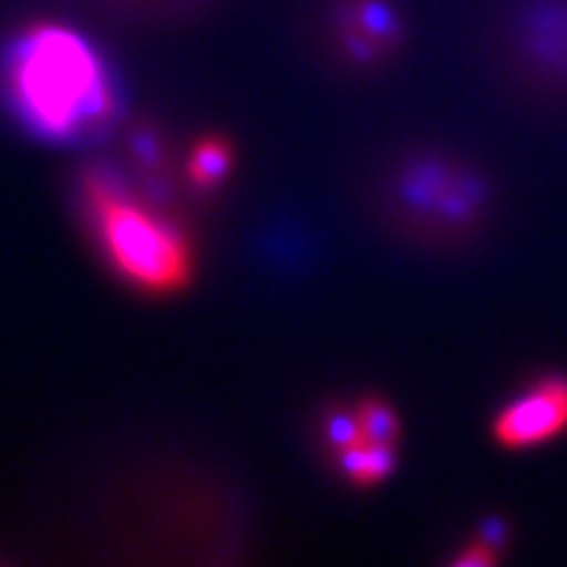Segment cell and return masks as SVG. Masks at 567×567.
<instances>
[{"instance_id":"6da1fadb","label":"cell","mask_w":567,"mask_h":567,"mask_svg":"<svg viewBox=\"0 0 567 567\" xmlns=\"http://www.w3.org/2000/svg\"><path fill=\"white\" fill-rule=\"evenodd\" d=\"M0 87L22 126L50 142H81L112 126L121 91L100 48L64 24H31L0 52Z\"/></svg>"},{"instance_id":"7a4b0ae2","label":"cell","mask_w":567,"mask_h":567,"mask_svg":"<svg viewBox=\"0 0 567 567\" xmlns=\"http://www.w3.org/2000/svg\"><path fill=\"white\" fill-rule=\"evenodd\" d=\"M81 204L102 254L123 279L150 293L185 287L192 270L189 241L162 210L110 171L83 175Z\"/></svg>"},{"instance_id":"3957f363","label":"cell","mask_w":567,"mask_h":567,"mask_svg":"<svg viewBox=\"0 0 567 567\" xmlns=\"http://www.w3.org/2000/svg\"><path fill=\"white\" fill-rule=\"evenodd\" d=\"M567 431V377L548 374L511 400L492 421V437L504 450H529Z\"/></svg>"},{"instance_id":"277c9868","label":"cell","mask_w":567,"mask_h":567,"mask_svg":"<svg viewBox=\"0 0 567 567\" xmlns=\"http://www.w3.org/2000/svg\"><path fill=\"white\" fill-rule=\"evenodd\" d=\"M458 168L461 164L442 154L423 152L404 158L390 181V204L398 210V220L429 237L437 206Z\"/></svg>"},{"instance_id":"5b68a950","label":"cell","mask_w":567,"mask_h":567,"mask_svg":"<svg viewBox=\"0 0 567 567\" xmlns=\"http://www.w3.org/2000/svg\"><path fill=\"white\" fill-rule=\"evenodd\" d=\"M520 45L546 79L567 85V6L548 3L532 10L523 20Z\"/></svg>"},{"instance_id":"8992f818","label":"cell","mask_w":567,"mask_h":567,"mask_svg":"<svg viewBox=\"0 0 567 567\" xmlns=\"http://www.w3.org/2000/svg\"><path fill=\"white\" fill-rule=\"evenodd\" d=\"M339 27L369 35L383 50H393L402 39L400 14L390 0H348L339 12Z\"/></svg>"},{"instance_id":"52a82bcc","label":"cell","mask_w":567,"mask_h":567,"mask_svg":"<svg viewBox=\"0 0 567 567\" xmlns=\"http://www.w3.org/2000/svg\"><path fill=\"white\" fill-rule=\"evenodd\" d=\"M336 466L354 487L371 489L381 485L395 471L398 456L395 445H379V442H358V445L333 452Z\"/></svg>"},{"instance_id":"ba28073f","label":"cell","mask_w":567,"mask_h":567,"mask_svg":"<svg viewBox=\"0 0 567 567\" xmlns=\"http://www.w3.org/2000/svg\"><path fill=\"white\" fill-rule=\"evenodd\" d=\"M360 419L362 437L367 442H379V445H395L400 437V419L393 406L381 398H362L354 406Z\"/></svg>"},{"instance_id":"9c48e42d","label":"cell","mask_w":567,"mask_h":567,"mask_svg":"<svg viewBox=\"0 0 567 567\" xmlns=\"http://www.w3.org/2000/svg\"><path fill=\"white\" fill-rule=\"evenodd\" d=\"M229 164H233V152L220 140H206L204 145H199L192 154V164H189V175L192 181L210 187L227 175Z\"/></svg>"},{"instance_id":"30bf717a","label":"cell","mask_w":567,"mask_h":567,"mask_svg":"<svg viewBox=\"0 0 567 567\" xmlns=\"http://www.w3.org/2000/svg\"><path fill=\"white\" fill-rule=\"evenodd\" d=\"M362 429L358 412L348 410V406H333L324 416V442L327 447L333 452H341L346 447L358 445L362 442Z\"/></svg>"},{"instance_id":"8fae6325","label":"cell","mask_w":567,"mask_h":567,"mask_svg":"<svg viewBox=\"0 0 567 567\" xmlns=\"http://www.w3.org/2000/svg\"><path fill=\"white\" fill-rule=\"evenodd\" d=\"M341 50H343V55L358 66L377 64L385 52L377 41H371L369 35L354 31V29H341Z\"/></svg>"},{"instance_id":"7c38bea8","label":"cell","mask_w":567,"mask_h":567,"mask_svg":"<svg viewBox=\"0 0 567 567\" xmlns=\"http://www.w3.org/2000/svg\"><path fill=\"white\" fill-rule=\"evenodd\" d=\"M511 527L502 516H487L481 525H477V542L492 548L494 554H502L508 546Z\"/></svg>"},{"instance_id":"4fadbf2b","label":"cell","mask_w":567,"mask_h":567,"mask_svg":"<svg viewBox=\"0 0 567 567\" xmlns=\"http://www.w3.org/2000/svg\"><path fill=\"white\" fill-rule=\"evenodd\" d=\"M102 3L116 6L121 10H137V12H173V10H185L204 0H102Z\"/></svg>"},{"instance_id":"5bb4252c","label":"cell","mask_w":567,"mask_h":567,"mask_svg":"<svg viewBox=\"0 0 567 567\" xmlns=\"http://www.w3.org/2000/svg\"><path fill=\"white\" fill-rule=\"evenodd\" d=\"M496 560H499V554H494L492 548H487L485 544L475 542V544L464 546V551H461L456 558H452L450 565H454V567H487V565H494Z\"/></svg>"}]
</instances>
